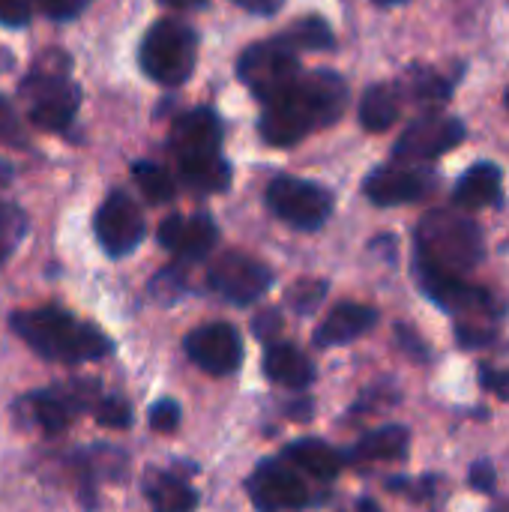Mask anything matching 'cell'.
<instances>
[{
	"instance_id": "1",
	"label": "cell",
	"mask_w": 509,
	"mask_h": 512,
	"mask_svg": "<svg viewBox=\"0 0 509 512\" xmlns=\"http://www.w3.org/2000/svg\"><path fill=\"white\" fill-rule=\"evenodd\" d=\"M348 108V84L342 75L330 69L318 72H300V78L276 96L261 123L258 132L273 147H291L303 141L306 135L333 126Z\"/></svg>"
},
{
	"instance_id": "2",
	"label": "cell",
	"mask_w": 509,
	"mask_h": 512,
	"mask_svg": "<svg viewBox=\"0 0 509 512\" xmlns=\"http://www.w3.org/2000/svg\"><path fill=\"white\" fill-rule=\"evenodd\" d=\"M9 327L30 351L54 363H90L114 351L111 339L96 324L54 306L15 312Z\"/></svg>"
},
{
	"instance_id": "3",
	"label": "cell",
	"mask_w": 509,
	"mask_h": 512,
	"mask_svg": "<svg viewBox=\"0 0 509 512\" xmlns=\"http://www.w3.org/2000/svg\"><path fill=\"white\" fill-rule=\"evenodd\" d=\"M414 258L453 273L468 276L486 261L483 228L459 210H429L414 231Z\"/></svg>"
},
{
	"instance_id": "4",
	"label": "cell",
	"mask_w": 509,
	"mask_h": 512,
	"mask_svg": "<svg viewBox=\"0 0 509 512\" xmlns=\"http://www.w3.org/2000/svg\"><path fill=\"white\" fill-rule=\"evenodd\" d=\"M138 60H141V69L147 78H153L156 84H165V87H177V84L189 81V75L195 69L198 36L189 24L162 18L141 39Z\"/></svg>"
},
{
	"instance_id": "5",
	"label": "cell",
	"mask_w": 509,
	"mask_h": 512,
	"mask_svg": "<svg viewBox=\"0 0 509 512\" xmlns=\"http://www.w3.org/2000/svg\"><path fill=\"white\" fill-rule=\"evenodd\" d=\"M21 99L27 105V117L33 126L60 132L72 123V117L81 105V90L66 75V69L36 66L21 81Z\"/></svg>"
},
{
	"instance_id": "6",
	"label": "cell",
	"mask_w": 509,
	"mask_h": 512,
	"mask_svg": "<svg viewBox=\"0 0 509 512\" xmlns=\"http://www.w3.org/2000/svg\"><path fill=\"white\" fill-rule=\"evenodd\" d=\"M237 75L261 102L270 105L300 78V60H297V51H291L276 36L243 51L237 60Z\"/></svg>"
},
{
	"instance_id": "7",
	"label": "cell",
	"mask_w": 509,
	"mask_h": 512,
	"mask_svg": "<svg viewBox=\"0 0 509 512\" xmlns=\"http://www.w3.org/2000/svg\"><path fill=\"white\" fill-rule=\"evenodd\" d=\"M333 192L300 177H276L267 186V207L297 231H318L333 216Z\"/></svg>"
},
{
	"instance_id": "8",
	"label": "cell",
	"mask_w": 509,
	"mask_h": 512,
	"mask_svg": "<svg viewBox=\"0 0 509 512\" xmlns=\"http://www.w3.org/2000/svg\"><path fill=\"white\" fill-rule=\"evenodd\" d=\"M465 135H468V126L459 117L429 111L408 123V129L393 144V159L408 162V165H426L456 150L465 141Z\"/></svg>"
},
{
	"instance_id": "9",
	"label": "cell",
	"mask_w": 509,
	"mask_h": 512,
	"mask_svg": "<svg viewBox=\"0 0 509 512\" xmlns=\"http://www.w3.org/2000/svg\"><path fill=\"white\" fill-rule=\"evenodd\" d=\"M438 189V171L429 165H378L363 180V195L375 207H399V204H417L429 198Z\"/></svg>"
},
{
	"instance_id": "10",
	"label": "cell",
	"mask_w": 509,
	"mask_h": 512,
	"mask_svg": "<svg viewBox=\"0 0 509 512\" xmlns=\"http://www.w3.org/2000/svg\"><path fill=\"white\" fill-rule=\"evenodd\" d=\"M207 285L228 303L234 306H249L258 297H264L273 285L270 267L255 261L252 255L243 252H225L213 261L207 273Z\"/></svg>"
},
{
	"instance_id": "11",
	"label": "cell",
	"mask_w": 509,
	"mask_h": 512,
	"mask_svg": "<svg viewBox=\"0 0 509 512\" xmlns=\"http://www.w3.org/2000/svg\"><path fill=\"white\" fill-rule=\"evenodd\" d=\"M93 231H96L99 246L111 258H123L138 249V243L147 234V225H144L141 207L126 192H111L96 210Z\"/></svg>"
},
{
	"instance_id": "12",
	"label": "cell",
	"mask_w": 509,
	"mask_h": 512,
	"mask_svg": "<svg viewBox=\"0 0 509 512\" xmlns=\"http://www.w3.org/2000/svg\"><path fill=\"white\" fill-rule=\"evenodd\" d=\"M246 489H249L252 504L261 512L303 510L312 504V495L303 477L291 465H282V462H261L246 480Z\"/></svg>"
},
{
	"instance_id": "13",
	"label": "cell",
	"mask_w": 509,
	"mask_h": 512,
	"mask_svg": "<svg viewBox=\"0 0 509 512\" xmlns=\"http://www.w3.org/2000/svg\"><path fill=\"white\" fill-rule=\"evenodd\" d=\"M186 354L207 375H234L243 363V339L225 321H210L186 336Z\"/></svg>"
},
{
	"instance_id": "14",
	"label": "cell",
	"mask_w": 509,
	"mask_h": 512,
	"mask_svg": "<svg viewBox=\"0 0 509 512\" xmlns=\"http://www.w3.org/2000/svg\"><path fill=\"white\" fill-rule=\"evenodd\" d=\"M168 141L180 168L204 159H216L222 156V123L213 108H195L177 117Z\"/></svg>"
},
{
	"instance_id": "15",
	"label": "cell",
	"mask_w": 509,
	"mask_h": 512,
	"mask_svg": "<svg viewBox=\"0 0 509 512\" xmlns=\"http://www.w3.org/2000/svg\"><path fill=\"white\" fill-rule=\"evenodd\" d=\"M159 243L180 261H201L213 252L219 240V228L207 213L192 216H168L159 225Z\"/></svg>"
},
{
	"instance_id": "16",
	"label": "cell",
	"mask_w": 509,
	"mask_h": 512,
	"mask_svg": "<svg viewBox=\"0 0 509 512\" xmlns=\"http://www.w3.org/2000/svg\"><path fill=\"white\" fill-rule=\"evenodd\" d=\"M96 396V384H87V381H69L63 387H51V390H39L33 393L27 402H30V411H33V420L45 429V432H63L72 417L90 405V399Z\"/></svg>"
},
{
	"instance_id": "17",
	"label": "cell",
	"mask_w": 509,
	"mask_h": 512,
	"mask_svg": "<svg viewBox=\"0 0 509 512\" xmlns=\"http://www.w3.org/2000/svg\"><path fill=\"white\" fill-rule=\"evenodd\" d=\"M453 207L465 213L477 210H501L504 207V171L498 162H477L471 165L453 186Z\"/></svg>"
},
{
	"instance_id": "18",
	"label": "cell",
	"mask_w": 509,
	"mask_h": 512,
	"mask_svg": "<svg viewBox=\"0 0 509 512\" xmlns=\"http://www.w3.org/2000/svg\"><path fill=\"white\" fill-rule=\"evenodd\" d=\"M381 321V312L375 306L366 303H339L315 330L312 342L318 348H342L351 345L357 339H363L366 333H372Z\"/></svg>"
},
{
	"instance_id": "19",
	"label": "cell",
	"mask_w": 509,
	"mask_h": 512,
	"mask_svg": "<svg viewBox=\"0 0 509 512\" xmlns=\"http://www.w3.org/2000/svg\"><path fill=\"white\" fill-rule=\"evenodd\" d=\"M282 459L294 471H303V474H309V477H315L321 483H333L348 465L345 453H339L336 447H330L321 438H300V441L288 444L282 450Z\"/></svg>"
},
{
	"instance_id": "20",
	"label": "cell",
	"mask_w": 509,
	"mask_h": 512,
	"mask_svg": "<svg viewBox=\"0 0 509 512\" xmlns=\"http://www.w3.org/2000/svg\"><path fill=\"white\" fill-rule=\"evenodd\" d=\"M264 375L285 390H306L315 381L312 360L291 342H276L264 354Z\"/></svg>"
},
{
	"instance_id": "21",
	"label": "cell",
	"mask_w": 509,
	"mask_h": 512,
	"mask_svg": "<svg viewBox=\"0 0 509 512\" xmlns=\"http://www.w3.org/2000/svg\"><path fill=\"white\" fill-rule=\"evenodd\" d=\"M411 453V429L402 423H387L375 432H366L351 453L348 462H405Z\"/></svg>"
},
{
	"instance_id": "22",
	"label": "cell",
	"mask_w": 509,
	"mask_h": 512,
	"mask_svg": "<svg viewBox=\"0 0 509 512\" xmlns=\"http://www.w3.org/2000/svg\"><path fill=\"white\" fill-rule=\"evenodd\" d=\"M402 102H405V96H402L399 84H390V81L372 84L363 93V102H360V123H363V129L387 132L399 120Z\"/></svg>"
},
{
	"instance_id": "23",
	"label": "cell",
	"mask_w": 509,
	"mask_h": 512,
	"mask_svg": "<svg viewBox=\"0 0 509 512\" xmlns=\"http://www.w3.org/2000/svg\"><path fill=\"white\" fill-rule=\"evenodd\" d=\"M399 90L402 96H411L420 105H444L453 96V81L435 72L432 66H411Z\"/></svg>"
},
{
	"instance_id": "24",
	"label": "cell",
	"mask_w": 509,
	"mask_h": 512,
	"mask_svg": "<svg viewBox=\"0 0 509 512\" xmlns=\"http://www.w3.org/2000/svg\"><path fill=\"white\" fill-rule=\"evenodd\" d=\"M147 498L156 512H192L198 507V495L195 489H189L183 480L171 477V474H153L147 480Z\"/></svg>"
},
{
	"instance_id": "25",
	"label": "cell",
	"mask_w": 509,
	"mask_h": 512,
	"mask_svg": "<svg viewBox=\"0 0 509 512\" xmlns=\"http://www.w3.org/2000/svg\"><path fill=\"white\" fill-rule=\"evenodd\" d=\"M180 177L189 189L213 195V192H225L231 186V165L225 156H216V159H204L195 165H183Z\"/></svg>"
},
{
	"instance_id": "26",
	"label": "cell",
	"mask_w": 509,
	"mask_h": 512,
	"mask_svg": "<svg viewBox=\"0 0 509 512\" xmlns=\"http://www.w3.org/2000/svg\"><path fill=\"white\" fill-rule=\"evenodd\" d=\"M279 39H282L291 51H297V48H306V51H324V48H333V42H336V36H333L330 24H327L324 18H318V15H312V18H300L294 27H288L285 33H279Z\"/></svg>"
},
{
	"instance_id": "27",
	"label": "cell",
	"mask_w": 509,
	"mask_h": 512,
	"mask_svg": "<svg viewBox=\"0 0 509 512\" xmlns=\"http://www.w3.org/2000/svg\"><path fill=\"white\" fill-rule=\"evenodd\" d=\"M132 177H135L141 195L150 204H168L177 195V186H174L171 174L162 165H156V162H135L132 165Z\"/></svg>"
},
{
	"instance_id": "28",
	"label": "cell",
	"mask_w": 509,
	"mask_h": 512,
	"mask_svg": "<svg viewBox=\"0 0 509 512\" xmlns=\"http://www.w3.org/2000/svg\"><path fill=\"white\" fill-rule=\"evenodd\" d=\"M387 492L393 495H405L417 504H429L441 495L444 489V477L441 474H423V477H390L387 483Z\"/></svg>"
},
{
	"instance_id": "29",
	"label": "cell",
	"mask_w": 509,
	"mask_h": 512,
	"mask_svg": "<svg viewBox=\"0 0 509 512\" xmlns=\"http://www.w3.org/2000/svg\"><path fill=\"white\" fill-rule=\"evenodd\" d=\"M24 234H27V216L15 204H0V267L12 258Z\"/></svg>"
},
{
	"instance_id": "30",
	"label": "cell",
	"mask_w": 509,
	"mask_h": 512,
	"mask_svg": "<svg viewBox=\"0 0 509 512\" xmlns=\"http://www.w3.org/2000/svg\"><path fill=\"white\" fill-rule=\"evenodd\" d=\"M477 387H480L483 393L495 396L498 402L509 405V366L480 360V363H477Z\"/></svg>"
},
{
	"instance_id": "31",
	"label": "cell",
	"mask_w": 509,
	"mask_h": 512,
	"mask_svg": "<svg viewBox=\"0 0 509 512\" xmlns=\"http://www.w3.org/2000/svg\"><path fill=\"white\" fill-rule=\"evenodd\" d=\"M93 414H96V423L105 426V429H117L120 432V429L132 426V408L120 396H99Z\"/></svg>"
},
{
	"instance_id": "32",
	"label": "cell",
	"mask_w": 509,
	"mask_h": 512,
	"mask_svg": "<svg viewBox=\"0 0 509 512\" xmlns=\"http://www.w3.org/2000/svg\"><path fill=\"white\" fill-rule=\"evenodd\" d=\"M393 333H396V342H399V348L414 360V363H420V366H429L432 360H435V354H432V345L411 327V324H405V321H396V327H393Z\"/></svg>"
},
{
	"instance_id": "33",
	"label": "cell",
	"mask_w": 509,
	"mask_h": 512,
	"mask_svg": "<svg viewBox=\"0 0 509 512\" xmlns=\"http://www.w3.org/2000/svg\"><path fill=\"white\" fill-rule=\"evenodd\" d=\"M468 489L477 495H495L498 492V468L492 459H474L468 465Z\"/></svg>"
},
{
	"instance_id": "34",
	"label": "cell",
	"mask_w": 509,
	"mask_h": 512,
	"mask_svg": "<svg viewBox=\"0 0 509 512\" xmlns=\"http://www.w3.org/2000/svg\"><path fill=\"white\" fill-rule=\"evenodd\" d=\"M324 294H327V282H315V279H309V282L294 285V288H291V294H288V300H291V306H294L297 312L309 315V312H315V309H318V303L324 300Z\"/></svg>"
},
{
	"instance_id": "35",
	"label": "cell",
	"mask_w": 509,
	"mask_h": 512,
	"mask_svg": "<svg viewBox=\"0 0 509 512\" xmlns=\"http://www.w3.org/2000/svg\"><path fill=\"white\" fill-rule=\"evenodd\" d=\"M147 420H150V429H153V432L171 435V432L180 426V405H177L174 399H159V402L150 408Z\"/></svg>"
},
{
	"instance_id": "36",
	"label": "cell",
	"mask_w": 509,
	"mask_h": 512,
	"mask_svg": "<svg viewBox=\"0 0 509 512\" xmlns=\"http://www.w3.org/2000/svg\"><path fill=\"white\" fill-rule=\"evenodd\" d=\"M0 141L15 144V147L24 144V126H21V120L15 117V111H12V105L6 99H0Z\"/></svg>"
},
{
	"instance_id": "37",
	"label": "cell",
	"mask_w": 509,
	"mask_h": 512,
	"mask_svg": "<svg viewBox=\"0 0 509 512\" xmlns=\"http://www.w3.org/2000/svg\"><path fill=\"white\" fill-rule=\"evenodd\" d=\"M90 0H45L42 12L54 21H66V18H75L87 9Z\"/></svg>"
},
{
	"instance_id": "38",
	"label": "cell",
	"mask_w": 509,
	"mask_h": 512,
	"mask_svg": "<svg viewBox=\"0 0 509 512\" xmlns=\"http://www.w3.org/2000/svg\"><path fill=\"white\" fill-rule=\"evenodd\" d=\"M30 3L27 0H0V24L6 27H21L30 18Z\"/></svg>"
},
{
	"instance_id": "39",
	"label": "cell",
	"mask_w": 509,
	"mask_h": 512,
	"mask_svg": "<svg viewBox=\"0 0 509 512\" xmlns=\"http://www.w3.org/2000/svg\"><path fill=\"white\" fill-rule=\"evenodd\" d=\"M234 3L249 9V12H255V15H273L285 0H234Z\"/></svg>"
},
{
	"instance_id": "40",
	"label": "cell",
	"mask_w": 509,
	"mask_h": 512,
	"mask_svg": "<svg viewBox=\"0 0 509 512\" xmlns=\"http://www.w3.org/2000/svg\"><path fill=\"white\" fill-rule=\"evenodd\" d=\"M357 512H384V510H381V504H378L375 498H360V501H357Z\"/></svg>"
},
{
	"instance_id": "41",
	"label": "cell",
	"mask_w": 509,
	"mask_h": 512,
	"mask_svg": "<svg viewBox=\"0 0 509 512\" xmlns=\"http://www.w3.org/2000/svg\"><path fill=\"white\" fill-rule=\"evenodd\" d=\"M162 3H168L174 9H195V6H204L207 0H162Z\"/></svg>"
},
{
	"instance_id": "42",
	"label": "cell",
	"mask_w": 509,
	"mask_h": 512,
	"mask_svg": "<svg viewBox=\"0 0 509 512\" xmlns=\"http://www.w3.org/2000/svg\"><path fill=\"white\" fill-rule=\"evenodd\" d=\"M12 180V165L6 159H0V189Z\"/></svg>"
},
{
	"instance_id": "43",
	"label": "cell",
	"mask_w": 509,
	"mask_h": 512,
	"mask_svg": "<svg viewBox=\"0 0 509 512\" xmlns=\"http://www.w3.org/2000/svg\"><path fill=\"white\" fill-rule=\"evenodd\" d=\"M30 3V9H39L42 12V6H45V0H27Z\"/></svg>"
},
{
	"instance_id": "44",
	"label": "cell",
	"mask_w": 509,
	"mask_h": 512,
	"mask_svg": "<svg viewBox=\"0 0 509 512\" xmlns=\"http://www.w3.org/2000/svg\"><path fill=\"white\" fill-rule=\"evenodd\" d=\"M375 3H381V6H396V3H405V0H375Z\"/></svg>"
},
{
	"instance_id": "45",
	"label": "cell",
	"mask_w": 509,
	"mask_h": 512,
	"mask_svg": "<svg viewBox=\"0 0 509 512\" xmlns=\"http://www.w3.org/2000/svg\"><path fill=\"white\" fill-rule=\"evenodd\" d=\"M504 105H507V111H509V87H507V93H504Z\"/></svg>"
},
{
	"instance_id": "46",
	"label": "cell",
	"mask_w": 509,
	"mask_h": 512,
	"mask_svg": "<svg viewBox=\"0 0 509 512\" xmlns=\"http://www.w3.org/2000/svg\"><path fill=\"white\" fill-rule=\"evenodd\" d=\"M492 512H498V510H492Z\"/></svg>"
}]
</instances>
